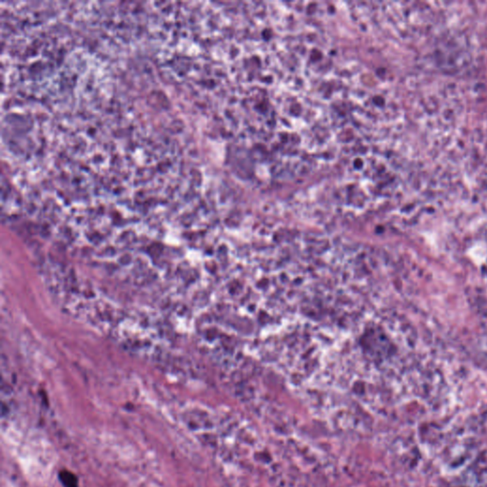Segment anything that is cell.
I'll use <instances>...</instances> for the list:
<instances>
[{
  "label": "cell",
  "mask_w": 487,
  "mask_h": 487,
  "mask_svg": "<svg viewBox=\"0 0 487 487\" xmlns=\"http://www.w3.org/2000/svg\"><path fill=\"white\" fill-rule=\"evenodd\" d=\"M59 480L64 487H78V480L75 474L71 471H60Z\"/></svg>",
  "instance_id": "cell-1"
}]
</instances>
